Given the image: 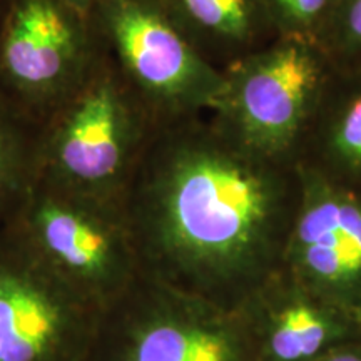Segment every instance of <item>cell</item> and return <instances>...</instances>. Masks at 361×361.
<instances>
[{
	"label": "cell",
	"instance_id": "obj_7",
	"mask_svg": "<svg viewBox=\"0 0 361 361\" xmlns=\"http://www.w3.org/2000/svg\"><path fill=\"white\" fill-rule=\"evenodd\" d=\"M90 16L111 61L157 126L209 114L223 71L197 52L157 0H99Z\"/></svg>",
	"mask_w": 361,
	"mask_h": 361
},
{
	"label": "cell",
	"instance_id": "obj_5",
	"mask_svg": "<svg viewBox=\"0 0 361 361\" xmlns=\"http://www.w3.org/2000/svg\"><path fill=\"white\" fill-rule=\"evenodd\" d=\"M85 361H256L241 311L141 273L101 311Z\"/></svg>",
	"mask_w": 361,
	"mask_h": 361
},
{
	"label": "cell",
	"instance_id": "obj_4",
	"mask_svg": "<svg viewBox=\"0 0 361 361\" xmlns=\"http://www.w3.org/2000/svg\"><path fill=\"white\" fill-rule=\"evenodd\" d=\"M6 226L56 276L101 311L141 274L119 204L35 179Z\"/></svg>",
	"mask_w": 361,
	"mask_h": 361
},
{
	"label": "cell",
	"instance_id": "obj_16",
	"mask_svg": "<svg viewBox=\"0 0 361 361\" xmlns=\"http://www.w3.org/2000/svg\"><path fill=\"white\" fill-rule=\"evenodd\" d=\"M311 361H361V340L340 343Z\"/></svg>",
	"mask_w": 361,
	"mask_h": 361
},
{
	"label": "cell",
	"instance_id": "obj_1",
	"mask_svg": "<svg viewBox=\"0 0 361 361\" xmlns=\"http://www.w3.org/2000/svg\"><path fill=\"white\" fill-rule=\"evenodd\" d=\"M298 164L252 154L207 116L157 126L123 200L141 273L239 311L281 268Z\"/></svg>",
	"mask_w": 361,
	"mask_h": 361
},
{
	"label": "cell",
	"instance_id": "obj_10",
	"mask_svg": "<svg viewBox=\"0 0 361 361\" xmlns=\"http://www.w3.org/2000/svg\"><path fill=\"white\" fill-rule=\"evenodd\" d=\"M239 311L256 361H311L340 343L361 340L350 311L314 295L281 268Z\"/></svg>",
	"mask_w": 361,
	"mask_h": 361
},
{
	"label": "cell",
	"instance_id": "obj_14",
	"mask_svg": "<svg viewBox=\"0 0 361 361\" xmlns=\"http://www.w3.org/2000/svg\"><path fill=\"white\" fill-rule=\"evenodd\" d=\"M316 42L336 71L361 69V0H336Z\"/></svg>",
	"mask_w": 361,
	"mask_h": 361
},
{
	"label": "cell",
	"instance_id": "obj_15",
	"mask_svg": "<svg viewBox=\"0 0 361 361\" xmlns=\"http://www.w3.org/2000/svg\"><path fill=\"white\" fill-rule=\"evenodd\" d=\"M336 0H264L278 37L318 39Z\"/></svg>",
	"mask_w": 361,
	"mask_h": 361
},
{
	"label": "cell",
	"instance_id": "obj_3",
	"mask_svg": "<svg viewBox=\"0 0 361 361\" xmlns=\"http://www.w3.org/2000/svg\"><path fill=\"white\" fill-rule=\"evenodd\" d=\"M335 72L314 40L276 37L226 67L206 116L252 154L295 166Z\"/></svg>",
	"mask_w": 361,
	"mask_h": 361
},
{
	"label": "cell",
	"instance_id": "obj_8",
	"mask_svg": "<svg viewBox=\"0 0 361 361\" xmlns=\"http://www.w3.org/2000/svg\"><path fill=\"white\" fill-rule=\"evenodd\" d=\"M99 316L0 226V361H85Z\"/></svg>",
	"mask_w": 361,
	"mask_h": 361
},
{
	"label": "cell",
	"instance_id": "obj_18",
	"mask_svg": "<svg viewBox=\"0 0 361 361\" xmlns=\"http://www.w3.org/2000/svg\"><path fill=\"white\" fill-rule=\"evenodd\" d=\"M353 319H355L356 326H358L360 335H361V303L353 310Z\"/></svg>",
	"mask_w": 361,
	"mask_h": 361
},
{
	"label": "cell",
	"instance_id": "obj_11",
	"mask_svg": "<svg viewBox=\"0 0 361 361\" xmlns=\"http://www.w3.org/2000/svg\"><path fill=\"white\" fill-rule=\"evenodd\" d=\"M206 61L224 71L278 37L264 0H157Z\"/></svg>",
	"mask_w": 361,
	"mask_h": 361
},
{
	"label": "cell",
	"instance_id": "obj_12",
	"mask_svg": "<svg viewBox=\"0 0 361 361\" xmlns=\"http://www.w3.org/2000/svg\"><path fill=\"white\" fill-rule=\"evenodd\" d=\"M298 164L361 194V69L335 72Z\"/></svg>",
	"mask_w": 361,
	"mask_h": 361
},
{
	"label": "cell",
	"instance_id": "obj_17",
	"mask_svg": "<svg viewBox=\"0 0 361 361\" xmlns=\"http://www.w3.org/2000/svg\"><path fill=\"white\" fill-rule=\"evenodd\" d=\"M67 2L72 4L74 7L80 8L82 12L90 13V12H92V8L96 7V4L99 2V0H67Z\"/></svg>",
	"mask_w": 361,
	"mask_h": 361
},
{
	"label": "cell",
	"instance_id": "obj_13",
	"mask_svg": "<svg viewBox=\"0 0 361 361\" xmlns=\"http://www.w3.org/2000/svg\"><path fill=\"white\" fill-rule=\"evenodd\" d=\"M40 129L0 104V226H6L34 186Z\"/></svg>",
	"mask_w": 361,
	"mask_h": 361
},
{
	"label": "cell",
	"instance_id": "obj_6",
	"mask_svg": "<svg viewBox=\"0 0 361 361\" xmlns=\"http://www.w3.org/2000/svg\"><path fill=\"white\" fill-rule=\"evenodd\" d=\"M102 54L92 16L67 0H8L0 25V104L42 129Z\"/></svg>",
	"mask_w": 361,
	"mask_h": 361
},
{
	"label": "cell",
	"instance_id": "obj_2",
	"mask_svg": "<svg viewBox=\"0 0 361 361\" xmlns=\"http://www.w3.org/2000/svg\"><path fill=\"white\" fill-rule=\"evenodd\" d=\"M156 128L104 49L82 87L40 129L37 179L123 206Z\"/></svg>",
	"mask_w": 361,
	"mask_h": 361
},
{
	"label": "cell",
	"instance_id": "obj_9",
	"mask_svg": "<svg viewBox=\"0 0 361 361\" xmlns=\"http://www.w3.org/2000/svg\"><path fill=\"white\" fill-rule=\"evenodd\" d=\"M300 201L281 269L350 311L361 303V194L298 164Z\"/></svg>",
	"mask_w": 361,
	"mask_h": 361
},
{
	"label": "cell",
	"instance_id": "obj_19",
	"mask_svg": "<svg viewBox=\"0 0 361 361\" xmlns=\"http://www.w3.org/2000/svg\"><path fill=\"white\" fill-rule=\"evenodd\" d=\"M7 7H8V0H0V25H2L4 17H6Z\"/></svg>",
	"mask_w": 361,
	"mask_h": 361
}]
</instances>
